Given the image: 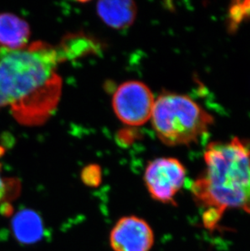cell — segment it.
<instances>
[{
    "label": "cell",
    "instance_id": "cell-5",
    "mask_svg": "<svg viewBox=\"0 0 250 251\" xmlns=\"http://www.w3.org/2000/svg\"><path fill=\"white\" fill-rule=\"evenodd\" d=\"M154 102L153 93L146 84L128 81L121 84L114 93L112 107L121 122L141 126L151 118Z\"/></svg>",
    "mask_w": 250,
    "mask_h": 251
},
{
    "label": "cell",
    "instance_id": "cell-8",
    "mask_svg": "<svg viewBox=\"0 0 250 251\" xmlns=\"http://www.w3.org/2000/svg\"><path fill=\"white\" fill-rule=\"evenodd\" d=\"M98 14L104 23L111 28L122 29L133 23L137 16V6L132 1H100Z\"/></svg>",
    "mask_w": 250,
    "mask_h": 251
},
{
    "label": "cell",
    "instance_id": "cell-11",
    "mask_svg": "<svg viewBox=\"0 0 250 251\" xmlns=\"http://www.w3.org/2000/svg\"><path fill=\"white\" fill-rule=\"evenodd\" d=\"M18 183L15 182L14 179L3 177L2 176V171L0 166V202L9 198L12 195L11 192H15L17 190Z\"/></svg>",
    "mask_w": 250,
    "mask_h": 251
},
{
    "label": "cell",
    "instance_id": "cell-1",
    "mask_svg": "<svg viewBox=\"0 0 250 251\" xmlns=\"http://www.w3.org/2000/svg\"><path fill=\"white\" fill-rule=\"evenodd\" d=\"M64 59L61 50L39 41L20 49L0 48V109L8 107L23 126L44 123L59 102L56 71Z\"/></svg>",
    "mask_w": 250,
    "mask_h": 251
},
{
    "label": "cell",
    "instance_id": "cell-3",
    "mask_svg": "<svg viewBox=\"0 0 250 251\" xmlns=\"http://www.w3.org/2000/svg\"><path fill=\"white\" fill-rule=\"evenodd\" d=\"M153 129L164 144L175 147L195 143L207 133L212 116L186 95H159L151 115Z\"/></svg>",
    "mask_w": 250,
    "mask_h": 251
},
{
    "label": "cell",
    "instance_id": "cell-9",
    "mask_svg": "<svg viewBox=\"0 0 250 251\" xmlns=\"http://www.w3.org/2000/svg\"><path fill=\"white\" fill-rule=\"evenodd\" d=\"M12 229L19 242L30 244L40 239L43 225L38 215L29 211H20L12 221Z\"/></svg>",
    "mask_w": 250,
    "mask_h": 251
},
{
    "label": "cell",
    "instance_id": "cell-7",
    "mask_svg": "<svg viewBox=\"0 0 250 251\" xmlns=\"http://www.w3.org/2000/svg\"><path fill=\"white\" fill-rule=\"evenodd\" d=\"M30 28L28 23L12 13H0V48L20 49L28 44Z\"/></svg>",
    "mask_w": 250,
    "mask_h": 251
},
{
    "label": "cell",
    "instance_id": "cell-4",
    "mask_svg": "<svg viewBox=\"0 0 250 251\" xmlns=\"http://www.w3.org/2000/svg\"><path fill=\"white\" fill-rule=\"evenodd\" d=\"M186 169L175 158L163 157L151 161L144 173L145 185L151 198L163 204L176 205L175 195L184 185Z\"/></svg>",
    "mask_w": 250,
    "mask_h": 251
},
{
    "label": "cell",
    "instance_id": "cell-2",
    "mask_svg": "<svg viewBox=\"0 0 250 251\" xmlns=\"http://www.w3.org/2000/svg\"><path fill=\"white\" fill-rule=\"evenodd\" d=\"M205 168L191 185L203 224L213 228L227 209L250 214V148L239 138L211 142L204 154Z\"/></svg>",
    "mask_w": 250,
    "mask_h": 251
},
{
    "label": "cell",
    "instance_id": "cell-10",
    "mask_svg": "<svg viewBox=\"0 0 250 251\" xmlns=\"http://www.w3.org/2000/svg\"><path fill=\"white\" fill-rule=\"evenodd\" d=\"M81 180L90 187H98L101 182V169L98 165H89L81 173Z\"/></svg>",
    "mask_w": 250,
    "mask_h": 251
},
{
    "label": "cell",
    "instance_id": "cell-6",
    "mask_svg": "<svg viewBox=\"0 0 250 251\" xmlns=\"http://www.w3.org/2000/svg\"><path fill=\"white\" fill-rule=\"evenodd\" d=\"M109 240L114 251H150L154 233L144 219L127 216L114 225Z\"/></svg>",
    "mask_w": 250,
    "mask_h": 251
}]
</instances>
